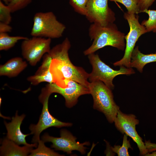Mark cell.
<instances>
[{
    "label": "cell",
    "mask_w": 156,
    "mask_h": 156,
    "mask_svg": "<svg viewBox=\"0 0 156 156\" xmlns=\"http://www.w3.org/2000/svg\"><path fill=\"white\" fill-rule=\"evenodd\" d=\"M18 112L17 111L15 116L12 117L11 122L8 123L5 121L4 122L7 131V138L18 145H31L33 143L28 144L25 140L26 137L31 134L30 133L24 134L22 133L20 129L21 125L25 116L24 114L19 116Z\"/></svg>",
    "instance_id": "13"
},
{
    "label": "cell",
    "mask_w": 156,
    "mask_h": 156,
    "mask_svg": "<svg viewBox=\"0 0 156 156\" xmlns=\"http://www.w3.org/2000/svg\"><path fill=\"white\" fill-rule=\"evenodd\" d=\"M43 58L42 64L35 74L27 78V81L30 82L32 85H37L43 82H47L49 83H53L52 75L49 69L51 58L47 53L44 55Z\"/></svg>",
    "instance_id": "14"
},
{
    "label": "cell",
    "mask_w": 156,
    "mask_h": 156,
    "mask_svg": "<svg viewBox=\"0 0 156 156\" xmlns=\"http://www.w3.org/2000/svg\"><path fill=\"white\" fill-rule=\"evenodd\" d=\"M66 28L52 12H38L34 16L30 34L33 37L59 38L62 36Z\"/></svg>",
    "instance_id": "5"
},
{
    "label": "cell",
    "mask_w": 156,
    "mask_h": 156,
    "mask_svg": "<svg viewBox=\"0 0 156 156\" xmlns=\"http://www.w3.org/2000/svg\"><path fill=\"white\" fill-rule=\"evenodd\" d=\"M47 96L41 101L43 105L42 112L38 123L31 124L29 127L31 134L34 135L31 142L38 143L40 140V134L44 130L52 127L60 128L70 127L72 125L70 123L63 122L53 117L50 113L48 109V100Z\"/></svg>",
    "instance_id": "12"
},
{
    "label": "cell",
    "mask_w": 156,
    "mask_h": 156,
    "mask_svg": "<svg viewBox=\"0 0 156 156\" xmlns=\"http://www.w3.org/2000/svg\"><path fill=\"white\" fill-rule=\"evenodd\" d=\"M37 143L30 146H20L12 141L6 138L3 139L0 146V156H27L34 147L37 146Z\"/></svg>",
    "instance_id": "15"
},
{
    "label": "cell",
    "mask_w": 156,
    "mask_h": 156,
    "mask_svg": "<svg viewBox=\"0 0 156 156\" xmlns=\"http://www.w3.org/2000/svg\"><path fill=\"white\" fill-rule=\"evenodd\" d=\"M70 47V42L66 38L47 53L51 59L49 69L53 83H57L68 79L88 88L89 74L82 67L75 66L72 63L68 55Z\"/></svg>",
    "instance_id": "1"
},
{
    "label": "cell",
    "mask_w": 156,
    "mask_h": 156,
    "mask_svg": "<svg viewBox=\"0 0 156 156\" xmlns=\"http://www.w3.org/2000/svg\"><path fill=\"white\" fill-rule=\"evenodd\" d=\"M109 0H89L86 5L85 16L92 23L104 26L113 23L115 14L108 6Z\"/></svg>",
    "instance_id": "10"
},
{
    "label": "cell",
    "mask_w": 156,
    "mask_h": 156,
    "mask_svg": "<svg viewBox=\"0 0 156 156\" xmlns=\"http://www.w3.org/2000/svg\"><path fill=\"white\" fill-rule=\"evenodd\" d=\"M12 29V27L9 24L0 22V33L10 32Z\"/></svg>",
    "instance_id": "27"
},
{
    "label": "cell",
    "mask_w": 156,
    "mask_h": 156,
    "mask_svg": "<svg viewBox=\"0 0 156 156\" xmlns=\"http://www.w3.org/2000/svg\"><path fill=\"white\" fill-rule=\"evenodd\" d=\"M88 88L94 108L104 114L109 122H114L120 107L114 101L111 89L100 81L90 82Z\"/></svg>",
    "instance_id": "3"
},
{
    "label": "cell",
    "mask_w": 156,
    "mask_h": 156,
    "mask_svg": "<svg viewBox=\"0 0 156 156\" xmlns=\"http://www.w3.org/2000/svg\"><path fill=\"white\" fill-rule=\"evenodd\" d=\"M32 0H12L8 5L12 13L27 7Z\"/></svg>",
    "instance_id": "25"
},
{
    "label": "cell",
    "mask_w": 156,
    "mask_h": 156,
    "mask_svg": "<svg viewBox=\"0 0 156 156\" xmlns=\"http://www.w3.org/2000/svg\"><path fill=\"white\" fill-rule=\"evenodd\" d=\"M155 0H139L138 6L140 13H142L145 10L148 9Z\"/></svg>",
    "instance_id": "26"
},
{
    "label": "cell",
    "mask_w": 156,
    "mask_h": 156,
    "mask_svg": "<svg viewBox=\"0 0 156 156\" xmlns=\"http://www.w3.org/2000/svg\"><path fill=\"white\" fill-rule=\"evenodd\" d=\"M88 56L92 68L89 74L90 82L101 81L112 90L114 88L113 81L115 77L120 75H130L135 73L131 68L124 66H120L118 70H114L103 62L99 55L94 53Z\"/></svg>",
    "instance_id": "6"
},
{
    "label": "cell",
    "mask_w": 156,
    "mask_h": 156,
    "mask_svg": "<svg viewBox=\"0 0 156 156\" xmlns=\"http://www.w3.org/2000/svg\"><path fill=\"white\" fill-rule=\"evenodd\" d=\"M114 122L119 131L131 137L136 143L140 155L145 156L148 153L142 138L136 130V126L139 124V120L134 115L125 114L119 110Z\"/></svg>",
    "instance_id": "9"
},
{
    "label": "cell",
    "mask_w": 156,
    "mask_h": 156,
    "mask_svg": "<svg viewBox=\"0 0 156 156\" xmlns=\"http://www.w3.org/2000/svg\"><path fill=\"white\" fill-rule=\"evenodd\" d=\"M60 135V137H55L45 133L42 136V140L44 142H51V147L56 150L63 151L68 154H70L72 151L76 150L84 154L86 148L85 146L90 144L88 142L80 143L77 142L76 138L65 129L61 130Z\"/></svg>",
    "instance_id": "11"
},
{
    "label": "cell",
    "mask_w": 156,
    "mask_h": 156,
    "mask_svg": "<svg viewBox=\"0 0 156 156\" xmlns=\"http://www.w3.org/2000/svg\"><path fill=\"white\" fill-rule=\"evenodd\" d=\"M53 93L63 96L65 99L66 106L68 108L77 104L80 96L90 94L88 87L72 79H66L57 83L47 84L42 88L38 97L44 98Z\"/></svg>",
    "instance_id": "4"
},
{
    "label": "cell",
    "mask_w": 156,
    "mask_h": 156,
    "mask_svg": "<svg viewBox=\"0 0 156 156\" xmlns=\"http://www.w3.org/2000/svg\"><path fill=\"white\" fill-rule=\"evenodd\" d=\"M111 1L118 2L123 4L130 14H138L140 13L138 6L139 0H109Z\"/></svg>",
    "instance_id": "22"
},
{
    "label": "cell",
    "mask_w": 156,
    "mask_h": 156,
    "mask_svg": "<svg viewBox=\"0 0 156 156\" xmlns=\"http://www.w3.org/2000/svg\"><path fill=\"white\" fill-rule=\"evenodd\" d=\"M124 17L127 21L130 30L125 36L126 43L124 55L121 60L114 63L113 65L115 66H124L129 68H131V55L135 43L141 36L147 32L145 27L140 23L138 14L127 12L124 13Z\"/></svg>",
    "instance_id": "7"
},
{
    "label": "cell",
    "mask_w": 156,
    "mask_h": 156,
    "mask_svg": "<svg viewBox=\"0 0 156 156\" xmlns=\"http://www.w3.org/2000/svg\"><path fill=\"white\" fill-rule=\"evenodd\" d=\"M144 143L149 153L156 151V144L152 143L149 141H146Z\"/></svg>",
    "instance_id": "28"
},
{
    "label": "cell",
    "mask_w": 156,
    "mask_h": 156,
    "mask_svg": "<svg viewBox=\"0 0 156 156\" xmlns=\"http://www.w3.org/2000/svg\"><path fill=\"white\" fill-rule=\"evenodd\" d=\"M44 142L42 140H40L38 142V147L36 149H32L29 156H64L55 152L53 150L46 147L44 144Z\"/></svg>",
    "instance_id": "19"
},
{
    "label": "cell",
    "mask_w": 156,
    "mask_h": 156,
    "mask_svg": "<svg viewBox=\"0 0 156 156\" xmlns=\"http://www.w3.org/2000/svg\"><path fill=\"white\" fill-rule=\"evenodd\" d=\"M151 153H148L145 156H156V151H153Z\"/></svg>",
    "instance_id": "29"
},
{
    "label": "cell",
    "mask_w": 156,
    "mask_h": 156,
    "mask_svg": "<svg viewBox=\"0 0 156 156\" xmlns=\"http://www.w3.org/2000/svg\"><path fill=\"white\" fill-rule=\"evenodd\" d=\"M11 10L7 5L0 1V22L9 24L12 20Z\"/></svg>",
    "instance_id": "23"
},
{
    "label": "cell",
    "mask_w": 156,
    "mask_h": 156,
    "mask_svg": "<svg viewBox=\"0 0 156 156\" xmlns=\"http://www.w3.org/2000/svg\"><path fill=\"white\" fill-rule=\"evenodd\" d=\"M89 0H69V3L76 12L85 16L86 12V5Z\"/></svg>",
    "instance_id": "24"
},
{
    "label": "cell",
    "mask_w": 156,
    "mask_h": 156,
    "mask_svg": "<svg viewBox=\"0 0 156 156\" xmlns=\"http://www.w3.org/2000/svg\"><path fill=\"white\" fill-rule=\"evenodd\" d=\"M89 34L93 41L91 46L84 51L85 55L94 53L106 46H111L122 51L125 49V35L118 30L114 23L104 26L92 23L89 28Z\"/></svg>",
    "instance_id": "2"
},
{
    "label": "cell",
    "mask_w": 156,
    "mask_h": 156,
    "mask_svg": "<svg viewBox=\"0 0 156 156\" xmlns=\"http://www.w3.org/2000/svg\"><path fill=\"white\" fill-rule=\"evenodd\" d=\"M129 148H132L129 140L127 139V136L124 134L123 137L122 144L121 146L115 145L111 149L113 152L116 153L118 156H129L128 151Z\"/></svg>",
    "instance_id": "21"
},
{
    "label": "cell",
    "mask_w": 156,
    "mask_h": 156,
    "mask_svg": "<svg viewBox=\"0 0 156 156\" xmlns=\"http://www.w3.org/2000/svg\"><path fill=\"white\" fill-rule=\"evenodd\" d=\"M27 64L20 57H16L0 66V75L10 78L17 76L27 66Z\"/></svg>",
    "instance_id": "16"
},
{
    "label": "cell",
    "mask_w": 156,
    "mask_h": 156,
    "mask_svg": "<svg viewBox=\"0 0 156 156\" xmlns=\"http://www.w3.org/2000/svg\"><path fill=\"white\" fill-rule=\"evenodd\" d=\"M155 62H156V52L144 54L141 52L137 46L134 48L131 53L130 67L135 68L140 72L142 73L143 68L146 64Z\"/></svg>",
    "instance_id": "17"
},
{
    "label": "cell",
    "mask_w": 156,
    "mask_h": 156,
    "mask_svg": "<svg viewBox=\"0 0 156 156\" xmlns=\"http://www.w3.org/2000/svg\"><path fill=\"white\" fill-rule=\"evenodd\" d=\"M0 1H4L6 4L8 5L12 0H0Z\"/></svg>",
    "instance_id": "30"
},
{
    "label": "cell",
    "mask_w": 156,
    "mask_h": 156,
    "mask_svg": "<svg viewBox=\"0 0 156 156\" xmlns=\"http://www.w3.org/2000/svg\"><path fill=\"white\" fill-rule=\"evenodd\" d=\"M51 42L50 38L35 36L23 40L21 46L22 55L31 65L35 66L50 51Z\"/></svg>",
    "instance_id": "8"
},
{
    "label": "cell",
    "mask_w": 156,
    "mask_h": 156,
    "mask_svg": "<svg viewBox=\"0 0 156 156\" xmlns=\"http://www.w3.org/2000/svg\"><path fill=\"white\" fill-rule=\"evenodd\" d=\"M142 12L148 14L149 17L147 20H144L141 24L145 27L147 32L156 33V10L146 9Z\"/></svg>",
    "instance_id": "20"
},
{
    "label": "cell",
    "mask_w": 156,
    "mask_h": 156,
    "mask_svg": "<svg viewBox=\"0 0 156 156\" xmlns=\"http://www.w3.org/2000/svg\"><path fill=\"white\" fill-rule=\"evenodd\" d=\"M28 38L20 36H10L7 33H0V50H7L13 47L18 41Z\"/></svg>",
    "instance_id": "18"
}]
</instances>
